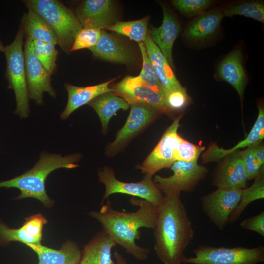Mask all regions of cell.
Listing matches in <instances>:
<instances>
[{
	"label": "cell",
	"instance_id": "obj_19",
	"mask_svg": "<svg viewBox=\"0 0 264 264\" xmlns=\"http://www.w3.org/2000/svg\"><path fill=\"white\" fill-rule=\"evenodd\" d=\"M224 16L220 9L204 12L190 22L184 34L191 43H203L213 37L219 30Z\"/></svg>",
	"mask_w": 264,
	"mask_h": 264
},
{
	"label": "cell",
	"instance_id": "obj_9",
	"mask_svg": "<svg viewBox=\"0 0 264 264\" xmlns=\"http://www.w3.org/2000/svg\"><path fill=\"white\" fill-rule=\"evenodd\" d=\"M242 193V189L217 188L202 198V211L220 230H223L228 223L230 215L241 200Z\"/></svg>",
	"mask_w": 264,
	"mask_h": 264
},
{
	"label": "cell",
	"instance_id": "obj_29",
	"mask_svg": "<svg viewBox=\"0 0 264 264\" xmlns=\"http://www.w3.org/2000/svg\"><path fill=\"white\" fill-rule=\"evenodd\" d=\"M220 10L224 17L241 15L264 22V4L262 1H243L226 6Z\"/></svg>",
	"mask_w": 264,
	"mask_h": 264
},
{
	"label": "cell",
	"instance_id": "obj_3",
	"mask_svg": "<svg viewBox=\"0 0 264 264\" xmlns=\"http://www.w3.org/2000/svg\"><path fill=\"white\" fill-rule=\"evenodd\" d=\"M79 154L62 156L61 154L43 152L35 166L24 174L13 178L0 182V188H16L21 191L18 199L33 198L45 206H50L52 201L47 196L45 181L54 170L62 168H75L80 158Z\"/></svg>",
	"mask_w": 264,
	"mask_h": 264
},
{
	"label": "cell",
	"instance_id": "obj_12",
	"mask_svg": "<svg viewBox=\"0 0 264 264\" xmlns=\"http://www.w3.org/2000/svg\"><path fill=\"white\" fill-rule=\"evenodd\" d=\"M182 116V114L180 115L174 120L154 149L138 167L145 175L153 176L163 168L171 167L176 161L174 153L181 137L177 130Z\"/></svg>",
	"mask_w": 264,
	"mask_h": 264
},
{
	"label": "cell",
	"instance_id": "obj_36",
	"mask_svg": "<svg viewBox=\"0 0 264 264\" xmlns=\"http://www.w3.org/2000/svg\"><path fill=\"white\" fill-rule=\"evenodd\" d=\"M165 99L167 107L172 112L184 109L190 101L186 88L182 87L168 91L165 95Z\"/></svg>",
	"mask_w": 264,
	"mask_h": 264
},
{
	"label": "cell",
	"instance_id": "obj_1",
	"mask_svg": "<svg viewBox=\"0 0 264 264\" xmlns=\"http://www.w3.org/2000/svg\"><path fill=\"white\" fill-rule=\"evenodd\" d=\"M154 249L164 264H181L184 251L194 238L192 224L180 194L164 196L157 206L154 227Z\"/></svg>",
	"mask_w": 264,
	"mask_h": 264
},
{
	"label": "cell",
	"instance_id": "obj_17",
	"mask_svg": "<svg viewBox=\"0 0 264 264\" xmlns=\"http://www.w3.org/2000/svg\"><path fill=\"white\" fill-rule=\"evenodd\" d=\"M95 57L100 59L129 65L134 61L131 51L118 38L101 30L97 44L88 48Z\"/></svg>",
	"mask_w": 264,
	"mask_h": 264
},
{
	"label": "cell",
	"instance_id": "obj_21",
	"mask_svg": "<svg viewBox=\"0 0 264 264\" xmlns=\"http://www.w3.org/2000/svg\"><path fill=\"white\" fill-rule=\"evenodd\" d=\"M116 245L104 230L97 233L83 250L80 264H116L111 249Z\"/></svg>",
	"mask_w": 264,
	"mask_h": 264
},
{
	"label": "cell",
	"instance_id": "obj_42",
	"mask_svg": "<svg viewBox=\"0 0 264 264\" xmlns=\"http://www.w3.org/2000/svg\"><path fill=\"white\" fill-rule=\"evenodd\" d=\"M4 47H5V46L3 45V44H2V42L0 40V52L3 53Z\"/></svg>",
	"mask_w": 264,
	"mask_h": 264
},
{
	"label": "cell",
	"instance_id": "obj_18",
	"mask_svg": "<svg viewBox=\"0 0 264 264\" xmlns=\"http://www.w3.org/2000/svg\"><path fill=\"white\" fill-rule=\"evenodd\" d=\"M231 154L214 173L213 184L217 188L244 189L247 177L241 153Z\"/></svg>",
	"mask_w": 264,
	"mask_h": 264
},
{
	"label": "cell",
	"instance_id": "obj_7",
	"mask_svg": "<svg viewBox=\"0 0 264 264\" xmlns=\"http://www.w3.org/2000/svg\"><path fill=\"white\" fill-rule=\"evenodd\" d=\"M99 181L105 187L102 204L111 195L121 193L145 199L155 206L162 202L164 196L156 186L152 177L145 175L143 179L137 182H126L117 179L114 171L110 167H104L98 171Z\"/></svg>",
	"mask_w": 264,
	"mask_h": 264
},
{
	"label": "cell",
	"instance_id": "obj_37",
	"mask_svg": "<svg viewBox=\"0 0 264 264\" xmlns=\"http://www.w3.org/2000/svg\"><path fill=\"white\" fill-rule=\"evenodd\" d=\"M46 222V220L44 217L40 214H37L27 218L22 226L36 242L40 244L42 228Z\"/></svg>",
	"mask_w": 264,
	"mask_h": 264
},
{
	"label": "cell",
	"instance_id": "obj_27",
	"mask_svg": "<svg viewBox=\"0 0 264 264\" xmlns=\"http://www.w3.org/2000/svg\"><path fill=\"white\" fill-rule=\"evenodd\" d=\"M254 179V182L251 186L242 189L241 200L230 215L228 223H233L236 221L250 203L264 198V167L261 168Z\"/></svg>",
	"mask_w": 264,
	"mask_h": 264
},
{
	"label": "cell",
	"instance_id": "obj_10",
	"mask_svg": "<svg viewBox=\"0 0 264 264\" xmlns=\"http://www.w3.org/2000/svg\"><path fill=\"white\" fill-rule=\"evenodd\" d=\"M23 53L29 99L34 100L37 105H42L44 92L52 97L56 96L51 84V74L37 59L33 41L28 37L24 44Z\"/></svg>",
	"mask_w": 264,
	"mask_h": 264
},
{
	"label": "cell",
	"instance_id": "obj_41",
	"mask_svg": "<svg viewBox=\"0 0 264 264\" xmlns=\"http://www.w3.org/2000/svg\"><path fill=\"white\" fill-rule=\"evenodd\" d=\"M114 257L116 264H128L126 259L117 251L114 252Z\"/></svg>",
	"mask_w": 264,
	"mask_h": 264
},
{
	"label": "cell",
	"instance_id": "obj_32",
	"mask_svg": "<svg viewBox=\"0 0 264 264\" xmlns=\"http://www.w3.org/2000/svg\"><path fill=\"white\" fill-rule=\"evenodd\" d=\"M204 149V147L195 145L181 137L175 149L174 157L176 161L197 162L198 156Z\"/></svg>",
	"mask_w": 264,
	"mask_h": 264
},
{
	"label": "cell",
	"instance_id": "obj_20",
	"mask_svg": "<svg viewBox=\"0 0 264 264\" xmlns=\"http://www.w3.org/2000/svg\"><path fill=\"white\" fill-rule=\"evenodd\" d=\"M116 79L115 78L102 84L88 87H77L68 83L65 84L64 86L67 92L68 99L65 110L60 114L61 118L62 120L66 119L74 110L84 105L88 104L103 93L114 92V89L108 86Z\"/></svg>",
	"mask_w": 264,
	"mask_h": 264
},
{
	"label": "cell",
	"instance_id": "obj_8",
	"mask_svg": "<svg viewBox=\"0 0 264 264\" xmlns=\"http://www.w3.org/2000/svg\"><path fill=\"white\" fill-rule=\"evenodd\" d=\"M173 174L169 177L155 175L153 179L156 186L164 194L171 196L181 192H191L204 179L207 169L197 162L176 161L171 166Z\"/></svg>",
	"mask_w": 264,
	"mask_h": 264
},
{
	"label": "cell",
	"instance_id": "obj_31",
	"mask_svg": "<svg viewBox=\"0 0 264 264\" xmlns=\"http://www.w3.org/2000/svg\"><path fill=\"white\" fill-rule=\"evenodd\" d=\"M142 58V67L138 75L140 79L146 84L158 90L165 95L167 91L160 83L148 58L144 43L138 44Z\"/></svg>",
	"mask_w": 264,
	"mask_h": 264
},
{
	"label": "cell",
	"instance_id": "obj_11",
	"mask_svg": "<svg viewBox=\"0 0 264 264\" xmlns=\"http://www.w3.org/2000/svg\"><path fill=\"white\" fill-rule=\"evenodd\" d=\"M114 93L130 105L138 103L150 104L161 113H172L167 107L164 95L144 83L138 76H127L113 88Z\"/></svg>",
	"mask_w": 264,
	"mask_h": 264
},
{
	"label": "cell",
	"instance_id": "obj_26",
	"mask_svg": "<svg viewBox=\"0 0 264 264\" xmlns=\"http://www.w3.org/2000/svg\"><path fill=\"white\" fill-rule=\"evenodd\" d=\"M22 18V28L32 40L58 44L56 35L48 23L39 14L30 8Z\"/></svg>",
	"mask_w": 264,
	"mask_h": 264
},
{
	"label": "cell",
	"instance_id": "obj_13",
	"mask_svg": "<svg viewBox=\"0 0 264 264\" xmlns=\"http://www.w3.org/2000/svg\"><path fill=\"white\" fill-rule=\"evenodd\" d=\"M131 110L126 123L117 132L114 140L108 147L109 154L116 152L140 131L153 121L160 113L155 107L147 103L130 105Z\"/></svg>",
	"mask_w": 264,
	"mask_h": 264
},
{
	"label": "cell",
	"instance_id": "obj_33",
	"mask_svg": "<svg viewBox=\"0 0 264 264\" xmlns=\"http://www.w3.org/2000/svg\"><path fill=\"white\" fill-rule=\"evenodd\" d=\"M210 0H174L172 3L181 14L193 17L199 15L212 3Z\"/></svg>",
	"mask_w": 264,
	"mask_h": 264
},
{
	"label": "cell",
	"instance_id": "obj_14",
	"mask_svg": "<svg viewBox=\"0 0 264 264\" xmlns=\"http://www.w3.org/2000/svg\"><path fill=\"white\" fill-rule=\"evenodd\" d=\"M75 14L83 28L104 30L118 22L113 1L110 0H83Z\"/></svg>",
	"mask_w": 264,
	"mask_h": 264
},
{
	"label": "cell",
	"instance_id": "obj_2",
	"mask_svg": "<svg viewBox=\"0 0 264 264\" xmlns=\"http://www.w3.org/2000/svg\"><path fill=\"white\" fill-rule=\"evenodd\" d=\"M131 202L139 207L135 212L116 210L107 201L99 211H92L89 215L101 224L103 230L127 253L137 260L146 261L149 258L150 250L138 245L136 241L140 238V228H154L157 207L141 198H132Z\"/></svg>",
	"mask_w": 264,
	"mask_h": 264
},
{
	"label": "cell",
	"instance_id": "obj_30",
	"mask_svg": "<svg viewBox=\"0 0 264 264\" xmlns=\"http://www.w3.org/2000/svg\"><path fill=\"white\" fill-rule=\"evenodd\" d=\"M33 49L34 53L39 61L51 75L56 68V61L58 51L55 44L33 40Z\"/></svg>",
	"mask_w": 264,
	"mask_h": 264
},
{
	"label": "cell",
	"instance_id": "obj_16",
	"mask_svg": "<svg viewBox=\"0 0 264 264\" xmlns=\"http://www.w3.org/2000/svg\"><path fill=\"white\" fill-rule=\"evenodd\" d=\"M243 62V53L238 48L221 60L217 70V75L219 79L232 86L236 90L241 100L247 83Z\"/></svg>",
	"mask_w": 264,
	"mask_h": 264
},
{
	"label": "cell",
	"instance_id": "obj_6",
	"mask_svg": "<svg viewBox=\"0 0 264 264\" xmlns=\"http://www.w3.org/2000/svg\"><path fill=\"white\" fill-rule=\"evenodd\" d=\"M195 256L184 257L188 264H258L264 261V247H216L201 245L194 250Z\"/></svg>",
	"mask_w": 264,
	"mask_h": 264
},
{
	"label": "cell",
	"instance_id": "obj_15",
	"mask_svg": "<svg viewBox=\"0 0 264 264\" xmlns=\"http://www.w3.org/2000/svg\"><path fill=\"white\" fill-rule=\"evenodd\" d=\"M163 19L161 25H152L148 30L150 37L166 58L172 68H174L172 50L174 44L180 31V25L172 12L165 5H161Z\"/></svg>",
	"mask_w": 264,
	"mask_h": 264
},
{
	"label": "cell",
	"instance_id": "obj_25",
	"mask_svg": "<svg viewBox=\"0 0 264 264\" xmlns=\"http://www.w3.org/2000/svg\"><path fill=\"white\" fill-rule=\"evenodd\" d=\"M98 114L102 126L103 132L105 133L111 118L119 110H127L130 105L122 98L113 92L103 93L88 104Z\"/></svg>",
	"mask_w": 264,
	"mask_h": 264
},
{
	"label": "cell",
	"instance_id": "obj_34",
	"mask_svg": "<svg viewBox=\"0 0 264 264\" xmlns=\"http://www.w3.org/2000/svg\"><path fill=\"white\" fill-rule=\"evenodd\" d=\"M101 33L100 29L82 28L75 37L71 51L94 46L100 40Z\"/></svg>",
	"mask_w": 264,
	"mask_h": 264
},
{
	"label": "cell",
	"instance_id": "obj_4",
	"mask_svg": "<svg viewBox=\"0 0 264 264\" xmlns=\"http://www.w3.org/2000/svg\"><path fill=\"white\" fill-rule=\"evenodd\" d=\"M24 1L28 8L39 14L51 27L61 49L70 53L77 33L83 28L73 11L56 0Z\"/></svg>",
	"mask_w": 264,
	"mask_h": 264
},
{
	"label": "cell",
	"instance_id": "obj_23",
	"mask_svg": "<svg viewBox=\"0 0 264 264\" xmlns=\"http://www.w3.org/2000/svg\"><path fill=\"white\" fill-rule=\"evenodd\" d=\"M143 43L150 61L164 88L168 91L181 88L166 58L148 33Z\"/></svg>",
	"mask_w": 264,
	"mask_h": 264
},
{
	"label": "cell",
	"instance_id": "obj_22",
	"mask_svg": "<svg viewBox=\"0 0 264 264\" xmlns=\"http://www.w3.org/2000/svg\"><path fill=\"white\" fill-rule=\"evenodd\" d=\"M258 117L247 137L236 146L229 149L219 147L216 144H211L203 155L204 162L216 161L221 158L237 152L238 150L261 142L264 137V110L262 106L258 107Z\"/></svg>",
	"mask_w": 264,
	"mask_h": 264
},
{
	"label": "cell",
	"instance_id": "obj_24",
	"mask_svg": "<svg viewBox=\"0 0 264 264\" xmlns=\"http://www.w3.org/2000/svg\"><path fill=\"white\" fill-rule=\"evenodd\" d=\"M27 246L38 255V264H80L82 254L77 244L72 242H65L59 250L44 246L41 243Z\"/></svg>",
	"mask_w": 264,
	"mask_h": 264
},
{
	"label": "cell",
	"instance_id": "obj_5",
	"mask_svg": "<svg viewBox=\"0 0 264 264\" xmlns=\"http://www.w3.org/2000/svg\"><path fill=\"white\" fill-rule=\"evenodd\" d=\"M24 31L20 28L13 42L5 46L6 67L5 77L8 88L15 93L16 108L15 113L21 118H26L30 112L23 46Z\"/></svg>",
	"mask_w": 264,
	"mask_h": 264
},
{
	"label": "cell",
	"instance_id": "obj_38",
	"mask_svg": "<svg viewBox=\"0 0 264 264\" xmlns=\"http://www.w3.org/2000/svg\"><path fill=\"white\" fill-rule=\"evenodd\" d=\"M240 153L246 173L247 180L255 179L263 166H261L255 157L251 145Z\"/></svg>",
	"mask_w": 264,
	"mask_h": 264
},
{
	"label": "cell",
	"instance_id": "obj_39",
	"mask_svg": "<svg viewBox=\"0 0 264 264\" xmlns=\"http://www.w3.org/2000/svg\"><path fill=\"white\" fill-rule=\"evenodd\" d=\"M241 227L264 236V211L254 217L244 220L241 223Z\"/></svg>",
	"mask_w": 264,
	"mask_h": 264
},
{
	"label": "cell",
	"instance_id": "obj_40",
	"mask_svg": "<svg viewBox=\"0 0 264 264\" xmlns=\"http://www.w3.org/2000/svg\"><path fill=\"white\" fill-rule=\"evenodd\" d=\"M261 142L251 145V146L252 152L256 160L261 166H263L264 163V148Z\"/></svg>",
	"mask_w": 264,
	"mask_h": 264
},
{
	"label": "cell",
	"instance_id": "obj_35",
	"mask_svg": "<svg viewBox=\"0 0 264 264\" xmlns=\"http://www.w3.org/2000/svg\"><path fill=\"white\" fill-rule=\"evenodd\" d=\"M17 241L26 244H38L22 226L18 229L10 228L0 222V242Z\"/></svg>",
	"mask_w": 264,
	"mask_h": 264
},
{
	"label": "cell",
	"instance_id": "obj_28",
	"mask_svg": "<svg viewBox=\"0 0 264 264\" xmlns=\"http://www.w3.org/2000/svg\"><path fill=\"white\" fill-rule=\"evenodd\" d=\"M149 18L127 22H117L107 29L127 36L138 43H143L148 34Z\"/></svg>",
	"mask_w": 264,
	"mask_h": 264
}]
</instances>
